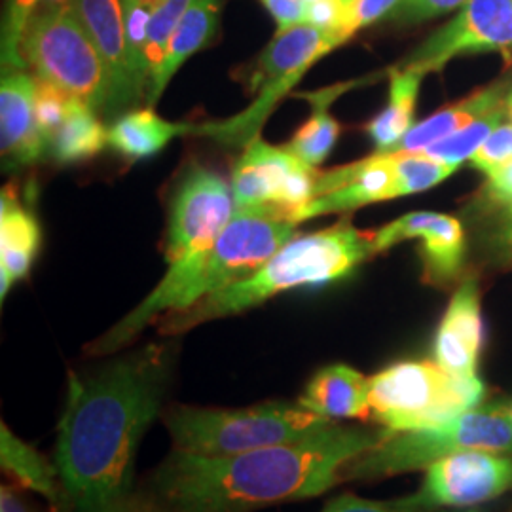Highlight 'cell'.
Returning a JSON list of instances; mask_svg holds the SVG:
<instances>
[{
    "label": "cell",
    "instance_id": "6da1fadb",
    "mask_svg": "<svg viewBox=\"0 0 512 512\" xmlns=\"http://www.w3.org/2000/svg\"><path fill=\"white\" fill-rule=\"evenodd\" d=\"M171 378L164 346H147L92 374H71L57 423L55 467L73 512H107L133 494L139 444Z\"/></svg>",
    "mask_w": 512,
    "mask_h": 512
},
{
    "label": "cell",
    "instance_id": "7a4b0ae2",
    "mask_svg": "<svg viewBox=\"0 0 512 512\" xmlns=\"http://www.w3.org/2000/svg\"><path fill=\"white\" fill-rule=\"evenodd\" d=\"M389 433L385 427L332 423L308 439L234 456L173 450L154 471L148 492L177 512H255L304 501L340 484L349 461L382 444Z\"/></svg>",
    "mask_w": 512,
    "mask_h": 512
},
{
    "label": "cell",
    "instance_id": "3957f363",
    "mask_svg": "<svg viewBox=\"0 0 512 512\" xmlns=\"http://www.w3.org/2000/svg\"><path fill=\"white\" fill-rule=\"evenodd\" d=\"M293 222L260 209H236L211 249L169 264L164 279L147 298L88 348L92 355H109L129 344L165 313L181 311L205 296L255 274L294 238Z\"/></svg>",
    "mask_w": 512,
    "mask_h": 512
},
{
    "label": "cell",
    "instance_id": "277c9868",
    "mask_svg": "<svg viewBox=\"0 0 512 512\" xmlns=\"http://www.w3.org/2000/svg\"><path fill=\"white\" fill-rule=\"evenodd\" d=\"M374 255V232H363L342 220L287 241L255 274L205 296L186 310L165 313L154 325L160 334L175 336L202 323L251 310L275 294L336 281Z\"/></svg>",
    "mask_w": 512,
    "mask_h": 512
},
{
    "label": "cell",
    "instance_id": "5b68a950",
    "mask_svg": "<svg viewBox=\"0 0 512 512\" xmlns=\"http://www.w3.org/2000/svg\"><path fill=\"white\" fill-rule=\"evenodd\" d=\"M164 423L175 450L234 456L308 439L338 421L298 403H260L232 410L177 404L165 410Z\"/></svg>",
    "mask_w": 512,
    "mask_h": 512
},
{
    "label": "cell",
    "instance_id": "8992f818",
    "mask_svg": "<svg viewBox=\"0 0 512 512\" xmlns=\"http://www.w3.org/2000/svg\"><path fill=\"white\" fill-rule=\"evenodd\" d=\"M463 450L512 452V421L507 404L478 406L437 427L391 431L382 444L349 461L342 471V482H368L420 471Z\"/></svg>",
    "mask_w": 512,
    "mask_h": 512
},
{
    "label": "cell",
    "instance_id": "52a82bcc",
    "mask_svg": "<svg viewBox=\"0 0 512 512\" xmlns=\"http://www.w3.org/2000/svg\"><path fill=\"white\" fill-rule=\"evenodd\" d=\"M484 395L482 380L459 378L431 361H403L370 378L372 418L395 433L456 420Z\"/></svg>",
    "mask_w": 512,
    "mask_h": 512
},
{
    "label": "cell",
    "instance_id": "ba28073f",
    "mask_svg": "<svg viewBox=\"0 0 512 512\" xmlns=\"http://www.w3.org/2000/svg\"><path fill=\"white\" fill-rule=\"evenodd\" d=\"M25 69L63 88L92 109L109 107V74L73 6L40 8L21 40Z\"/></svg>",
    "mask_w": 512,
    "mask_h": 512
},
{
    "label": "cell",
    "instance_id": "9c48e42d",
    "mask_svg": "<svg viewBox=\"0 0 512 512\" xmlns=\"http://www.w3.org/2000/svg\"><path fill=\"white\" fill-rule=\"evenodd\" d=\"M346 38L338 33L298 23L285 31H277L272 42L260 54L251 76V90L256 92L255 103L232 118L241 137H258L260 128L275 105L293 90L321 57L342 46Z\"/></svg>",
    "mask_w": 512,
    "mask_h": 512
},
{
    "label": "cell",
    "instance_id": "30bf717a",
    "mask_svg": "<svg viewBox=\"0 0 512 512\" xmlns=\"http://www.w3.org/2000/svg\"><path fill=\"white\" fill-rule=\"evenodd\" d=\"M319 171L287 148L256 137L245 147L232 173L236 209H262L289 220L294 211L313 200Z\"/></svg>",
    "mask_w": 512,
    "mask_h": 512
},
{
    "label": "cell",
    "instance_id": "8fae6325",
    "mask_svg": "<svg viewBox=\"0 0 512 512\" xmlns=\"http://www.w3.org/2000/svg\"><path fill=\"white\" fill-rule=\"evenodd\" d=\"M499 52L512 61V0H469L458 16L440 27L401 63L429 74L444 69L454 57Z\"/></svg>",
    "mask_w": 512,
    "mask_h": 512
},
{
    "label": "cell",
    "instance_id": "7c38bea8",
    "mask_svg": "<svg viewBox=\"0 0 512 512\" xmlns=\"http://www.w3.org/2000/svg\"><path fill=\"white\" fill-rule=\"evenodd\" d=\"M512 490V458L463 450L427 467L420 490L406 501L421 512L440 507H475Z\"/></svg>",
    "mask_w": 512,
    "mask_h": 512
},
{
    "label": "cell",
    "instance_id": "4fadbf2b",
    "mask_svg": "<svg viewBox=\"0 0 512 512\" xmlns=\"http://www.w3.org/2000/svg\"><path fill=\"white\" fill-rule=\"evenodd\" d=\"M236 213L234 192L217 173L194 165L179 184L167 232L169 264L213 247Z\"/></svg>",
    "mask_w": 512,
    "mask_h": 512
},
{
    "label": "cell",
    "instance_id": "5bb4252c",
    "mask_svg": "<svg viewBox=\"0 0 512 512\" xmlns=\"http://www.w3.org/2000/svg\"><path fill=\"white\" fill-rule=\"evenodd\" d=\"M406 239H421L423 279L435 287L456 281L465 262V232L456 217L414 211L374 232L376 253L387 251Z\"/></svg>",
    "mask_w": 512,
    "mask_h": 512
},
{
    "label": "cell",
    "instance_id": "9a60e30c",
    "mask_svg": "<svg viewBox=\"0 0 512 512\" xmlns=\"http://www.w3.org/2000/svg\"><path fill=\"white\" fill-rule=\"evenodd\" d=\"M74 14L92 38L109 74L107 112L135 107L143 95L137 92L129 69L128 38L122 0H73Z\"/></svg>",
    "mask_w": 512,
    "mask_h": 512
},
{
    "label": "cell",
    "instance_id": "2e32d148",
    "mask_svg": "<svg viewBox=\"0 0 512 512\" xmlns=\"http://www.w3.org/2000/svg\"><path fill=\"white\" fill-rule=\"evenodd\" d=\"M35 74L4 69L0 86V145L4 167L35 164L48 145L40 133L35 112Z\"/></svg>",
    "mask_w": 512,
    "mask_h": 512
},
{
    "label": "cell",
    "instance_id": "e0dca14e",
    "mask_svg": "<svg viewBox=\"0 0 512 512\" xmlns=\"http://www.w3.org/2000/svg\"><path fill=\"white\" fill-rule=\"evenodd\" d=\"M482 349V311L476 275L459 283L435 338V363L459 378H478V355Z\"/></svg>",
    "mask_w": 512,
    "mask_h": 512
},
{
    "label": "cell",
    "instance_id": "ac0fdd59",
    "mask_svg": "<svg viewBox=\"0 0 512 512\" xmlns=\"http://www.w3.org/2000/svg\"><path fill=\"white\" fill-rule=\"evenodd\" d=\"M298 404L327 420H370V378L348 365L319 370Z\"/></svg>",
    "mask_w": 512,
    "mask_h": 512
},
{
    "label": "cell",
    "instance_id": "d6986e66",
    "mask_svg": "<svg viewBox=\"0 0 512 512\" xmlns=\"http://www.w3.org/2000/svg\"><path fill=\"white\" fill-rule=\"evenodd\" d=\"M40 245L35 215L19 200L14 186H6L0 198V298L27 277Z\"/></svg>",
    "mask_w": 512,
    "mask_h": 512
},
{
    "label": "cell",
    "instance_id": "ffe728a7",
    "mask_svg": "<svg viewBox=\"0 0 512 512\" xmlns=\"http://www.w3.org/2000/svg\"><path fill=\"white\" fill-rule=\"evenodd\" d=\"M512 88V74L499 78L490 86L476 90L469 97L461 99L446 109L435 112L420 124H414L408 129L403 139L393 147L391 152H418L421 148L429 147L437 141L446 139L448 135L469 126L480 116L492 112L507 103ZM387 154V152H385Z\"/></svg>",
    "mask_w": 512,
    "mask_h": 512
},
{
    "label": "cell",
    "instance_id": "44dd1931",
    "mask_svg": "<svg viewBox=\"0 0 512 512\" xmlns=\"http://www.w3.org/2000/svg\"><path fill=\"white\" fill-rule=\"evenodd\" d=\"M220 0H192L167 46L162 65L154 74L147 93L150 109L162 99L169 80L190 59L205 48L219 31Z\"/></svg>",
    "mask_w": 512,
    "mask_h": 512
},
{
    "label": "cell",
    "instance_id": "7402d4cb",
    "mask_svg": "<svg viewBox=\"0 0 512 512\" xmlns=\"http://www.w3.org/2000/svg\"><path fill=\"white\" fill-rule=\"evenodd\" d=\"M0 465L14 484L42 495L54 512H73L57 467L6 425H0Z\"/></svg>",
    "mask_w": 512,
    "mask_h": 512
},
{
    "label": "cell",
    "instance_id": "603a6c76",
    "mask_svg": "<svg viewBox=\"0 0 512 512\" xmlns=\"http://www.w3.org/2000/svg\"><path fill=\"white\" fill-rule=\"evenodd\" d=\"M421 80L423 74L406 67H393L389 71L387 107L366 126L372 143L376 145V152H391L408 129L414 126Z\"/></svg>",
    "mask_w": 512,
    "mask_h": 512
},
{
    "label": "cell",
    "instance_id": "cb8c5ba5",
    "mask_svg": "<svg viewBox=\"0 0 512 512\" xmlns=\"http://www.w3.org/2000/svg\"><path fill=\"white\" fill-rule=\"evenodd\" d=\"M188 124L167 122L154 109L129 110L109 128V147L129 160H145L164 150L175 137L188 133Z\"/></svg>",
    "mask_w": 512,
    "mask_h": 512
},
{
    "label": "cell",
    "instance_id": "d4e9b609",
    "mask_svg": "<svg viewBox=\"0 0 512 512\" xmlns=\"http://www.w3.org/2000/svg\"><path fill=\"white\" fill-rule=\"evenodd\" d=\"M95 112L88 103L76 99L69 116L48 141V152L54 160L63 164L90 160L109 145V129L103 128Z\"/></svg>",
    "mask_w": 512,
    "mask_h": 512
},
{
    "label": "cell",
    "instance_id": "484cf974",
    "mask_svg": "<svg viewBox=\"0 0 512 512\" xmlns=\"http://www.w3.org/2000/svg\"><path fill=\"white\" fill-rule=\"evenodd\" d=\"M344 90L346 86H334L310 95L313 114L310 120L294 133L293 139L285 147L311 167L323 164L338 141L340 124L330 116L329 105L332 99H336V95Z\"/></svg>",
    "mask_w": 512,
    "mask_h": 512
},
{
    "label": "cell",
    "instance_id": "4316f807",
    "mask_svg": "<svg viewBox=\"0 0 512 512\" xmlns=\"http://www.w3.org/2000/svg\"><path fill=\"white\" fill-rule=\"evenodd\" d=\"M509 116V105H501L497 109L480 116L475 122H471L469 126L459 129L456 133L448 135L446 139L437 141L429 147L418 150L423 156L437 160L442 164L461 165L465 160H471V156L475 154L478 148L484 145V141L499 128Z\"/></svg>",
    "mask_w": 512,
    "mask_h": 512
},
{
    "label": "cell",
    "instance_id": "83f0119b",
    "mask_svg": "<svg viewBox=\"0 0 512 512\" xmlns=\"http://www.w3.org/2000/svg\"><path fill=\"white\" fill-rule=\"evenodd\" d=\"M387 156L395 171L397 198L429 190L458 171V165L442 164L420 152H387Z\"/></svg>",
    "mask_w": 512,
    "mask_h": 512
},
{
    "label": "cell",
    "instance_id": "f1b7e54d",
    "mask_svg": "<svg viewBox=\"0 0 512 512\" xmlns=\"http://www.w3.org/2000/svg\"><path fill=\"white\" fill-rule=\"evenodd\" d=\"M165 0H122L128 38L129 69L137 92L147 99L148 82L143 69V48L148 27Z\"/></svg>",
    "mask_w": 512,
    "mask_h": 512
},
{
    "label": "cell",
    "instance_id": "f546056e",
    "mask_svg": "<svg viewBox=\"0 0 512 512\" xmlns=\"http://www.w3.org/2000/svg\"><path fill=\"white\" fill-rule=\"evenodd\" d=\"M190 4L192 0H165L150 21L145 48H143V69L147 76L148 88L158 67L162 65L167 46Z\"/></svg>",
    "mask_w": 512,
    "mask_h": 512
},
{
    "label": "cell",
    "instance_id": "4dcf8cb0",
    "mask_svg": "<svg viewBox=\"0 0 512 512\" xmlns=\"http://www.w3.org/2000/svg\"><path fill=\"white\" fill-rule=\"evenodd\" d=\"M37 10L38 0H8L2 31V69H25L21 59V40Z\"/></svg>",
    "mask_w": 512,
    "mask_h": 512
},
{
    "label": "cell",
    "instance_id": "1f68e13d",
    "mask_svg": "<svg viewBox=\"0 0 512 512\" xmlns=\"http://www.w3.org/2000/svg\"><path fill=\"white\" fill-rule=\"evenodd\" d=\"M76 99L78 97L65 92L63 88L37 78L35 112H37L38 128H40V133L46 139V145H48V141H50V137L54 135L55 131L61 128L65 118L69 116V112L73 109Z\"/></svg>",
    "mask_w": 512,
    "mask_h": 512
},
{
    "label": "cell",
    "instance_id": "d6a6232c",
    "mask_svg": "<svg viewBox=\"0 0 512 512\" xmlns=\"http://www.w3.org/2000/svg\"><path fill=\"white\" fill-rule=\"evenodd\" d=\"M512 160V122H503L494 133L484 141V145L471 156V162L476 169L486 175L494 173L495 169L509 164Z\"/></svg>",
    "mask_w": 512,
    "mask_h": 512
},
{
    "label": "cell",
    "instance_id": "836d02e7",
    "mask_svg": "<svg viewBox=\"0 0 512 512\" xmlns=\"http://www.w3.org/2000/svg\"><path fill=\"white\" fill-rule=\"evenodd\" d=\"M469 0H399L389 18L399 23H421L463 8Z\"/></svg>",
    "mask_w": 512,
    "mask_h": 512
},
{
    "label": "cell",
    "instance_id": "e575fe53",
    "mask_svg": "<svg viewBox=\"0 0 512 512\" xmlns=\"http://www.w3.org/2000/svg\"><path fill=\"white\" fill-rule=\"evenodd\" d=\"M346 10L348 0H311L306 6L304 23L330 33H338L348 42L351 37L346 33Z\"/></svg>",
    "mask_w": 512,
    "mask_h": 512
},
{
    "label": "cell",
    "instance_id": "d590c367",
    "mask_svg": "<svg viewBox=\"0 0 512 512\" xmlns=\"http://www.w3.org/2000/svg\"><path fill=\"white\" fill-rule=\"evenodd\" d=\"M399 0H348L346 33L353 37L357 31L389 16Z\"/></svg>",
    "mask_w": 512,
    "mask_h": 512
},
{
    "label": "cell",
    "instance_id": "8d00e7d4",
    "mask_svg": "<svg viewBox=\"0 0 512 512\" xmlns=\"http://www.w3.org/2000/svg\"><path fill=\"white\" fill-rule=\"evenodd\" d=\"M323 512H421L406 497L397 501H368L353 494L338 495L327 503Z\"/></svg>",
    "mask_w": 512,
    "mask_h": 512
},
{
    "label": "cell",
    "instance_id": "74e56055",
    "mask_svg": "<svg viewBox=\"0 0 512 512\" xmlns=\"http://www.w3.org/2000/svg\"><path fill=\"white\" fill-rule=\"evenodd\" d=\"M262 4L275 19L277 31H285L298 23H304L308 6L304 0H262Z\"/></svg>",
    "mask_w": 512,
    "mask_h": 512
},
{
    "label": "cell",
    "instance_id": "f35d334b",
    "mask_svg": "<svg viewBox=\"0 0 512 512\" xmlns=\"http://www.w3.org/2000/svg\"><path fill=\"white\" fill-rule=\"evenodd\" d=\"M484 194L497 205L507 207L512 215V160L488 175Z\"/></svg>",
    "mask_w": 512,
    "mask_h": 512
},
{
    "label": "cell",
    "instance_id": "ab89813d",
    "mask_svg": "<svg viewBox=\"0 0 512 512\" xmlns=\"http://www.w3.org/2000/svg\"><path fill=\"white\" fill-rule=\"evenodd\" d=\"M18 484L8 482L0 488V512H40Z\"/></svg>",
    "mask_w": 512,
    "mask_h": 512
},
{
    "label": "cell",
    "instance_id": "60d3db41",
    "mask_svg": "<svg viewBox=\"0 0 512 512\" xmlns=\"http://www.w3.org/2000/svg\"><path fill=\"white\" fill-rule=\"evenodd\" d=\"M107 512H177L169 509L160 499H156L150 492H139L129 495L118 505H114Z\"/></svg>",
    "mask_w": 512,
    "mask_h": 512
},
{
    "label": "cell",
    "instance_id": "b9f144b4",
    "mask_svg": "<svg viewBox=\"0 0 512 512\" xmlns=\"http://www.w3.org/2000/svg\"><path fill=\"white\" fill-rule=\"evenodd\" d=\"M71 4H73V0H38V10L40 8H65Z\"/></svg>",
    "mask_w": 512,
    "mask_h": 512
},
{
    "label": "cell",
    "instance_id": "7bdbcfd3",
    "mask_svg": "<svg viewBox=\"0 0 512 512\" xmlns=\"http://www.w3.org/2000/svg\"><path fill=\"white\" fill-rule=\"evenodd\" d=\"M507 105H509V116H511L512 120V88L511 93H509V99H507Z\"/></svg>",
    "mask_w": 512,
    "mask_h": 512
},
{
    "label": "cell",
    "instance_id": "ee69618b",
    "mask_svg": "<svg viewBox=\"0 0 512 512\" xmlns=\"http://www.w3.org/2000/svg\"><path fill=\"white\" fill-rule=\"evenodd\" d=\"M507 243L511 245L512 249V217H511V228H509V232H507Z\"/></svg>",
    "mask_w": 512,
    "mask_h": 512
},
{
    "label": "cell",
    "instance_id": "f6af8a7d",
    "mask_svg": "<svg viewBox=\"0 0 512 512\" xmlns=\"http://www.w3.org/2000/svg\"><path fill=\"white\" fill-rule=\"evenodd\" d=\"M507 412H509V418H511L512 421V401L511 403L507 404Z\"/></svg>",
    "mask_w": 512,
    "mask_h": 512
},
{
    "label": "cell",
    "instance_id": "bcb514c9",
    "mask_svg": "<svg viewBox=\"0 0 512 512\" xmlns=\"http://www.w3.org/2000/svg\"><path fill=\"white\" fill-rule=\"evenodd\" d=\"M304 2H311V0H304Z\"/></svg>",
    "mask_w": 512,
    "mask_h": 512
},
{
    "label": "cell",
    "instance_id": "7dc6e473",
    "mask_svg": "<svg viewBox=\"0 0 512 512\" xmlns=\"http://www.w3.org/2000/svg\"><path fill=\"white\" fill-rule=\"evenodd\" d=\"M511 217H512V215H511Z\"/></svg>",
    "mask_w": 512,
    "mask_h": 512
}]
</instances>
